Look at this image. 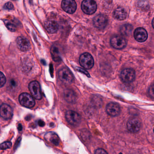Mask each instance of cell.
Wrapping results in <instances>:
<instances>
[{"mask_svg": "<svg viewBox=\"0 0 154 154\" xmlns=\"http://www.w3.org/2000/svg\"><path fill=\"white\" fill-rule=\"evenodd\" d=\"M58 75L60 81L65 84H71L74 80L72 73L66 67H63L58 71Z\"/></svg>", "mask_w": 154, "mask_h": 154, "instance_id": "6da1fadb", "label": "cell"}, {"mask_svg": "<svg viewBox=\"0 0 154 154\" xmlns=\"http://www.w3.org/2000/svg\"><path fill=\"white\" fill-rule=\"evenodd\" d=\"M79 63L82 67L86 69H91L94 65V60L91 54L84 53L79 58Z\"/></svg>", "mask_w": 154, "mask_h": 154, "instance_id": "7a4b0ae2", "label": "cell"}, {"mask_svg": "<svg viewBox=\"0 0 154 154\" xmlns=\"http://www.w3.org/2000/svg\"><path fill=\"white\" fill-rule=\"evenodd\" d=\"M81 7L82 11L87 15L93 14L97 8V4L94 0H84Z\"/></svg>", "mask_w": 154, "mask_h": 154, "instance_id": "3957f363", "label": "cell"}, {"mask_svg": "<svg viewBox=\"0 0 154 154\" xmlns=\"http://www.w3.org/2000/svg\"><path fill=\"white\" fill-rule=\"evenodd\" d=\"M19 100L20 104L26 108H33L35 104L34 98L26 93H23L20 94L19 97Z\"/></svg>", "mask_w": 154, "mask_h": 154, "instance_id": "277c9868", "label": "cell"}, {"mask_svg": "<svg viewBox=\"0 0 154 154\" xmlns=\"http://www.w3.org/2000/svg\"><path fill=\"white\" fill-rule=\"evenodd\" d=\"M120 77L123 82L126 83L132 82L136 77L135 71L131 68H126L122 71Z\"/></svg>", "mask_w": 154, "mask_h": 154, "instance_id": "5b68a950", "label": "cell"}, {"mask_svg": "<svg viewBox=\"0 0 154 154\" xmlns=\"http://www.w3.org/2000/svg\"><path fill=\"white\" fill-rule=\"evenodd\" d=\"M66 119L67 122L72 126H78L81 123L82 118L77 112L68 110L66 113Z\"/></svg>", "mask_w": 154, "mask_h": 154, "instance_id": "8992f818", "label": "cell"}, {"mask_svg": "<svg viewBox=\"0 0 154 154\" xmlns=\"http://www.w3.org/2000/svg\"><path fill=\"white\" fill-rule=\"evenodd\" d=\"M29 89L31 95L35 99L40 100L42 98L40 85L37 81H33L29 85Z\"/></svg>", "mask_w": 154, "mask_h": 154, "instance_id": "52a82bcc", "label": "cell"}, {"mask_svg": "<svg viewBox=\"0 0 154 154\" xmlns=\"http://www.w3.org/2000/svg\"><path fill=\"white\" fill-rule=\"evenodd\" d=\"M108 23V19L106 15L99 14L94 18V25L98 29H104L107 26Z\"/></svg>", "mask_w": 154, "mask_h": 154, "instance_id": "ba28073f", "label": "cell"}, {"mask_svg": "<svg viewBox=\"0 0 154 154\" xmlns=\"http://www.w3.org/2000/svg\"><path fill=\"white\" fill-rule=\"evenodd\" d=\"M110 44L115 49H122L126 47L127 41L122 37L115 35L111 38Z\"/></svg>", "mask_w": 154, "mask_h": 154, "instance_id": "9c48e42d", "label": "cell"}, {"mask_svg": "<svg viewBox=\"0 0 154 154\" xmlns=\"http://www.w3.org/2000/svg\"><path fill=\"white\" fill-rule=\"evenodd\" d=\"M127 127L129 131L132 133H136L140 130L141 122L138 118H131L128 121Z\"/></svg>", "mask_w": 154, "mask_h": 154, "instance_id": "30bf717a", "label": "cell"}, {"mask_svg": "<svg viewBox=\"0 0 154 154\" xmlns=\"http://www.w3.org/2000/svg\"><path fill=\"white\" fill-rule=\"evenodd\" d=\"M63 9L67 13L73 14L77 8V4L75 0H63L62 2Z\"/></svg>", "mask_w": 154, "mask_h": 154, "instance_id": "8fae6325", "label": "cell"}, {"mask_svg": "<svg viewBox=\"0 0 154 154\" xmlns=\"http://www.w3.org/2000/svg\"><path fill=\"white\" fill-rule=\"evenodd\" d=\"M106 112L112 117L118 116L121 112L120 107L116 103H109L106 106Z\"/></svg>", "mask_w": 154, "mask_h": 154, "instance_id": "7c38bea8", "label": "cell"}, {"mask_svg": "<svg viewBox=\"0 0 154 154\" xmlns=\"http://www.w3.org/2000/svg\"><path fill=\"white\" fill-rule=\"evenodd\" d=\"M1 116L5 120L10 119L13 115L12 108L6 103H3L1 106Z\"/></svg>", "mask_w": 154, "mask_h": 154, "instance_id": "4fadbf2b", "label": "cell"}, {"mask_svg": "<svg viewBox=\"0 0 154 154\" xmlns=\"http://www.w3.org/2000/svg\"><path fill=\"white\" fill-rule=\"evenodd\" d=\"M17 44L18 48L23 52H26L30 49V42L24 37H18L17 39Z\"/></svg>", "mask_w": 154, "mask_h": 154, "instance_id": "5bb4252c", "label": "cell"}, {"mask_svg": "<svg viewBox=\"0 0 154 154\" xmlns=\"http://www.w3.org/2000/svg\"><path fill=\"white\" fill-rule=\"evenodd\" d=\"M134 36L137 41L144 42L147 39V32L143 28H138L134 31Z\"/></svg>", "mask_w": 154, "mask_h": 154, "instance_id": "9a60e30c", "label": "cell"}, {"mask_svg": "<svg viewBox=\"0 0 154 154\" xmlns=\"http://www.w3.org/2000/svg\"><path fill=\"white\" fill-rule=\"evenodd\" d=\"M45 138L46 140L52 143L55 146H58L60 143V138H59L58 135L55 132H47L45 135Z\"/></svg>", "mask_w": 154, "mask_h": 154, "instance_id": "2e32d148", "label": "cell"}, {"mask_svg": "<svg viewBox=\"0 0 154 154\" xmlns=\"http://www.w3.org/2000/svg\"><path fill=\"white\" fill-rule=\"evenodd\" d=\"M45 27L47 31L50 34L56 33L58 30V24L54 20H50L47 21L45 23Z\"/></svg>", "mask_w": 154, "mask_h": 154, "instance_id": "e0dca14e", "label": "cell"}, {"mask_svg": "<svg viewBox=\"0 0 154 154\" xmlns=\"http://www.w3.org/2000/svg\"><path fill=\"white\" fill-rule=\"evenodd\" d=\"M113 17L118 20H124L128 17V13L123 8H118L114 11Z\"/></svg>", "mask_w": 154, "mask_h": 154, "instance_id": "ac0fdd59", "label": "cell"}, {"mask_svg": "<svg viewBox=\"0 0 154 154\" xmlns=\"http://www.w3.org/2000/svg\"><path fill=\"white\" fill-rule=\"evenodd\" d=\"M65 100L69 103H74L76 100V95L75 93L71 89H66L64 92Z\"/></svg>", "mask_w": 154, "mask_h": 154, "instance_id": "d6986e66", "label": "cell"}, {"mask_svg": "<svg viewBox=\"0 0 154 154\" xmlns=\"http://www.w3.org/2000/svg\"><path fill=\"white\" fill-rule=\"evenodd\" d=\"M133 27L130 24H125L122 25L120 28V32L122 35L124 36H128L131 34Z\"/></svg>", "mask_w": 154, "mask_h": 154, "instance_id": "ffe728a7", "label": "cell"}, {"mask_svg": "<svg viewBox=\"0 0 154 154\" xmlns=\"http://www.w3.org/2000/svg\"><path fill=\"white\" fill-rule=\"evenodd\" d=\"M51 54L52 58L54 61L57 62L61 61V58L60 57L59 51L56 47H52L51 49Z\"/></svg>", "mask_w": 154, "mask_h": 154, "instance_id": "44dd1931", "label": "cell"}, {"mask_svg": "<svg viewBox=\"0 0 154 154\" xmlns=\"http://www.w3.org/2000/svg\"><path fill=\"white\" fill-rule=\"evenodd\" d=\"M3 21H4L5 26L8 28L9 30L12 31V32H15L17 30V26L11 21L8 20H3Z\"/></svg>", "mask_w": 154, "mask_h": 154, "instance_id": "7402d4cb", "label": "cell"}, {"mask_svg": "<svg viewBox=\"0 0 154 154\" xmlns=\"http://www.w3.org/2000/svg\"><path fill=\"white\" fill-rule=\"evenodd\" d=\"M12 146V143L10 141H6L1 144L0 147L1 149H6L11 148Z\"/></svg>", "mask_w": 154, "mask_h": 154, "instance_id": "603a6c76", "label": "cell"}, {"mask_svg": "<svg viewBox=\"0 0 154 154\" xmlns=\"http://www.w3.org/2000/svg\"><path fill=\"white\" fill-rule=\"evenodd\" d=\"M0 78H1V83H0V85L1 87H2L6 82V78L5 77V75L3 74L2 72H1V75H0Z\"/></svg>", "mask_w": 154, "mask_h": 154, "instance_id": "cb8c5ba5", "label": "cell"}, {"mask_svg": "<svg viewBox=\"0 0 154 154\" xmlns=\"http://www.w3.org/2000/svg\"><path fill=\"white\" fill-rule=\"evenodd\" d=\"M148 93L150 97L152 99H154V84L152 85L149 87Z\"/></svg>", "mask_w": 154, "mask_h": 154, "instance_id": "d4e9b609", "label": "cell"}, {"mask_svg": "<svg viewBox=\"0 0 154 154\" xmlns=\"http://www.w3.org/2000/svg\"><path fill=\"white\" fill-rule=\"evenodd\" d=\"M3 8L5 9L11 10L13 9L14 6H13V4L11 2H8L5 4Z\"/></svg>", "mask_w": 154, "mask_h": 154, "instance_id": "484cf974", "label": "cell"}, {"mask_svg": "<svg viewBox=\"0 0 154 154\" xmlns=\"http://www.w3.org/2000/svg\"><path fill=\"white\" fill-rule=\"evenodd\" d=\"M95 154H108V153L104 149L100 148L95 150Z\"/></svg>", "mask_w": 154, "mask_h": 154, "instance_id": "4316f807", "label": "cell"}, {"mask_svg": "<svg viewBox=\"0 0 154 154\" xmlns=\"http://www.w3.org/2000/svg\"><path fill=\"white\" fill-rule=\"evenodd\" d=\"M78 71H79V72H82L84 74H85L86 75H87V76H89V77H90V76H89V74L87 72H86L85 70H84V69H82V68H78Z\"/></svg>", "mask_w": 154, "mask_h": 154, "instance_id": "83f0119b", "label": "cell"}, {"mask_svg": "<svg viewBox=\"0 0 154 154\" xmlns=\"http://www.w3.org/2000/svg\"><path fill=\"white\" fill-rule=\"evenodd\" d=\"M38 125L40 126H44V125H45V123H44V122L42 121H39L38 122Z\"/></svg>", "mask_w": 154, "mask_h": 154, "instance_id": "f1b7e54d", "label": "cell"}, {"mask_svg": "<svg viewBox=\"0 0 154 154\" xmlns=\"http://www.w3.org/2000/svg\"><path fill=\"white\" fill-rule=\"evenodd\" d=\"M152 26H153V28L154 29V18L153 19V20H152Z\"/></svg>", "mask_w": 154, "mask_h": 154, "instance_id": "f546056e", "label": "cell"}, {"mask_svg": "<svg viewBox=\"0 0 154 154\" xmlns=\"http://www.w3.org/2000/svg\"><path fill=\"white\" fill-rule=\"evenodd\" d=\"M14 1H17V0H14Z\"/></svg>", "mask_w": 154, "mask_h": 154, "instance_id": "4dcf8cb0", "label": "cell"}, {"mask_svg": "<svg viewBox=\"0 0 154 154\" xmlns=\"http://www.w3.org/2000/svg\"></svg>", "mask_w": 154, "mask_h": 154, "instance_id": "1f68e13d", "label": "cell"}]
</instances>
